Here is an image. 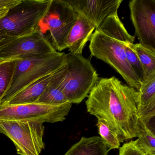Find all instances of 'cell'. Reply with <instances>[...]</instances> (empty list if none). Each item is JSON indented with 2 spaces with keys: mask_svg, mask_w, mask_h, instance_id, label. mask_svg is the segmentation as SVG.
Instances as JSON below:
<instances>
[{
  "mask_svg": "<svg viewBox=\"0 0 155 155\" xmlns=\"http://www.w3.org/2000/svg\"><path fill=\"white\" fill-rule=\"evenodd\" d=\"M18 38L0 33V51Z\"/></svg>",
  "mask_w": 155,
  "mask_h": 155,
  "instance_id": "obj_24",
  "label": "cell"
},
{
  "mask_svg": "<svg viewBox=\"0 0 155 155\" xmlns=\"http://www.w3.org/2000/svg\"><path fill=\"white\" fill-rule=\"evenodd\" d=\"M129 6L140 44L155 52V0H132Z\"/></svg>",
  "mask_w": 155,
  "mask_h": 155,
  "instance_id": "obj_10",
  "label": "cell"
},
{
  "mask_svg": "<svg viewBox=\"0 0 155 155\" xmlns=\"http://www.w3.org/2000/svg\"><path fill=\"white\" fill-rule=\"evenodd\" d=\"M119 155H144L137 147L135 140H130L123 144L119 148Z\"/></svg>",
  "mask_w": 155,
  "mask_h": 155,
  "instance_id": "obj_23",
  "label": "cell"
},
{
  "mask_svg": "<svg viewBox=\"0 0 155 155\" xmlns=\"http://www.w3.org/2000/svg\"><path fill=\"white\" fill-rule=\"evenodd\" d=\"M78 15L65 0H51L39 24L38 30L57 51L66 49L65 41Z\"/></svg>",
  "mask_w": 155,
  "mask_h": 155,
  "instance_id": "obj_6",
  "label": "cell"
},
{
  "mask_svg": "<svg viewBox=\"0 0 155 155\" xmlns=\"http://www.w3.org/2000/svg\"><path fill=\"white\" fill-rule=\"evenodd\" d=\"M21 2V0H0V8L11 9Z\"/></svg>",
  "mask_w": 155,
  "mask_h": 155,
  "instance_id": "obj_25",
  "label": "cell"
},
{
  "mask_svg": "<svg viewBox=\"0 0 155 155\" xmlns=\"http://www.w3.org/2000/svg\"><path fill=\"white\" fill-rule=\"evenodd\" d=\"M66 63V53L58 51L46 57L15 61L11 86L0 105L6 104L29 85L40 78L57 71Z\"/></svg>",
  "mask_w": 155,
  "mask_h": 155,
  "instance_id": "obj_3",
  "label": "cell"
},
{
  "mask_svg": "<svg viewBox=\"0 0 155 155\" xmlns=\"http://www.w3.org/2000/svg\"><path fill=\"white\" fill-rule=\"evenodd\" d=\"M10 9L6 8H0V20L5 17L8 12Z\"/></svg>",
  "mask_w": 155,
  "mask_h": 155,
  "instance_id": "obj_26",
  "label": "cell"
},
{
  "mask_svg": "<svg viewBox=\"0 0 155 155\" xmlns=\"http://www.w3.org/2000/svg\"><path fill=\"white\" fill-rule=\"evenodd\" d=\"M72 104L51 105L33 102L19 105H0V120L28 122H62L68 115Z\"/></svg>",
  "mask_w": 155,
  "mask_h": 155,
  "instance_id": "obj_7",
  "label": "cell"
},
{
  "mask_svg": "<svg viewBox=\"0 0 155 155\" xmlns=\"http://www.w3.org/2000/svg\"><path fill=\"white\" fill-rule=\"evenodd\" d=\"M126 44L125 45V51L127 59L141 79L142 78V69L138 58L134 51Z\"/></svg>",
  "mask_w": 155,
  "mask_h": 155,
  "instance_id": "obj_22",
  "label": "cell"
},
{
  "mask_svg": "<svg viewBox=\"0 0 155 155\" xmlns=\"http://www.w3.org/2000/svg\"><path fill=\"white\" fill-rule=\"evenodd\" d=\"M15 61H0V103L10 88L14 75Z\"/></svg>",
  "mask_w": 155,
  "mask_h": 155,
  "instance_id": "obj_20",
  "label": "cell"
},
{
  "mask_svg": "<svg viewBox=\"0 0 155 155\" xmlns=\"http://www.w3.org/2000/svg\"><path fill=\"white\" fill-rule=\"evenodd\" d=\"M44 129L40 122L0 120V133L12 140L20 155H40L45 148Z\"/></svg>",
  "mask_w": 155,
  "mask_h": 155,
  "instance_id": "obj_8",
  "label": "cell"
},
{
  "mask_svg": "<svg viewBox=\"0 0 155 155\" xmlns=\"http://www.w3.org/2000/svg\"><path fill=\"white\" fill-rule=\"evenodd\" d=\"M138 92L115 77L99 79L86 101L87 111L105 120L120 142L137 137Z\"/></svg>",
  "mask_w": 155,
  "mask_h": 155,
  "instance_id": "obj_1",
  "label": "cell"
},
{
  "mask_svg": "<svg viewBox=\"0 0 155 155\" xmlns=\"http://www.w3.org/2000/svg\"><path fill=\"white\" fill-rule=\"evenodd\" d=\"M51 0H21L0 20V33L16 38L38 31L39 24Z\"/></svg>",
  "mask_w": 155,
  "mask_h": 155,
  "instance_id": "obj_4",
  "label": "cell"
},
{
  "mask_svg": "<svg viewBox=\"0 0 155 155\" xmlns=\"http://www.w3.org/2000/svg\"><path fill=\"white\" fill-rule=\"evenodd\" d=\"M66 64L67 63L57 71L46 75L34 81L16 94L5 104L19 105L36 102L48 85L62 71Z\"/></svg>",
  "mask_w": 155,
  "mask_h": 155,
  "instance_id": "obj_14",
  "label": "cell"
},
{
  "mask_svg": "<svg viewBox=\"0 0 155 155\" xmlns=\"http://www.w3.org/2000/svg\"><path fill=\"white\" fill-rule=\"evenodd\" d=\"M57 52L39 31L18 38L0 51V61H18L46 57Z\"/></svg>",
  "mask_w": 155,
  "mask_h": 155,
  "instance_id": "obj_9",
  "label": "cell"
},
{
  "mask_svg": "<svg viewBox=\"0 0 155 155\" xmlns=\"http://www.w3.org/2000/svg\"><path fill=\"white\" fill-rule=\"evenodd\" d=\"M66 64L61 73L48 85L38 99L35 102L51 105H61L70 103L61 89L60 85L67 74Z\"/></svg>",
  "mask_w": 155,
  "mask_h": 155,
  "instance_id": "obj_16",
  "label": "cell"
},
{
  "mask_svg": "<svg viewBox=\"0 0 155 155\" xmlns=\"http://www.w3.org/2000/svg\"><path fill=\"white\" fill-rule=\"evenodd\" d=\"M109 151L100 137H82L64 155H108Z\"/></svg>",
  "mask_w": 155,
  "mask_h": 155,
  "instance_id": "obj_15",
  "label": "cell"
},
{
  "mask_svg": "<svg viewBox=\"0 0 155 155\" xmlns=\"http://www.w3.org/2000/svg\"><path fill=\"white\" fill-rule=\"evenodd\" d=\"M138 92V117L148 124L155 116V72L141 79Z\"/></svg>",
  "mask_w": 155,
  "mask_h": 155,
  "instance_id": "obj_12",
  "label": "cell"
},
{
  "mask_svg": "<svg viewBox=\"0 0 155 155\" xmlns=\"http://www.w3.org/2000/svg\"><path fill=\"white\" fill-rule=\"evenodd\" d=\"M95 29L89 21L78 15L65 41L66 49H68L71 53L82 55L83 49L88 41H90Z\"/></svg>",
  "mask_w": 155,
  "mask_h": 155,
  "instance_id": "obj_13",
  "label": "cell"
},
{
  "mask_svg": "<svg viewBox=\"0 0 155 155\" xmlns=\"http://www.w3.org/2000/svg\"><path fill=\"white\" fill-rule=\"evenodd\" d=\"M90 41L91 55L112 67L129 86L138 91L141 79L127 59L125 45L128 43L97 30L93 32Z\"/></svg>",
  "mask_w": 155,
  "mask_h": 155,
  "instance_id": "obj_2",
  "label": "cell"
},
{
  "mask_svg": "<svg viewBox=\"0 0 155 155\" xmlns=\"http://www.w3.org/2000/svg\"><path fill=\"white\" fill-rule=\"evenodd\" d=\"M97 127L101 137L107 145L109 150L120 148V142L115 132L108 126L105 120L97 119Z\"/></svg>",
  "mask_w": 155,
  "mask_h": 155,
  "instance_id": "obj_21",
  "label": "cell"
},
{
  "mask_svg": "<svg viewBox=\"0 0 155 155\" xmlns=\"http://www.w3.org/2000/svg\"><path fill=\"white\" fill-rule=\"evenodd\" d=\"M126 44L134 51L138 58L142 68V78L155 72V52L140 43H128Z\"/></svg>",
  "mask_w": 155,
  "mask_h": 155,
  "instance_id": "obj_18",
  "label": "cell"
},
{
  "mask_svg": "<svg viewBox=\"0 0 155 155\" xmlns=\"http://www.w3.org/2000/svg\"><path fill=\"white\" fill-rule=\"evenodd\" d=\"M140 132L136 140L137 147L144 155H155V136L148 124L139 120Z\"/></svg>",
  "mask_w": 155,
  "mask_h": 155,
  "instance_id": "obj_19",
  "label": "cell"
},
{
  "mask_svg": "<svg viewBox=\"0 0 155 155\" xmlns=\"http://www.w3.org/2000/svg\"><path fill=\"white\" fill-rule=\"evenodd\" d=\"M96 30L126 43H134L135 37L127 31L117 13L108 17Z\"/></svg>",
  "mask_w": 155,
  "mask_h": 155,
  "instance_id": "obj_17",
  "label": "cell"
},
{
  "mask_svg": "<svg viewBox=\"0 0 155 155\" xmlns=\"http://www.w3.org/2000/svg\"><path fill=\"white\" fill-rule=\"evenodd\" d=\"M67 74L60 85L69 102L81 103L88 97L98 80V75L90 61L82 55L66 54Z\"/></svg>",
  "mask_w": 155,
  "mask_h": 155,
  "instance_id": "obj_5",
  "label": "cell"
},
{
  "mask_svg": "<svg viewBox=\"0 0 155 155\" xmlns=\"http://www.w3.org/2000/svg\"><path fill=\"white\" fill-rule=\"evenodd\" d=\"M78 15L89 21L98 28L110 15L117 13L122 0H67Z\"/></svg>",
  "mask_w": 155,
  "mask_h": 155,
  "instance_id": "obj_11",
  "label": "cell"
}]
</instances>
